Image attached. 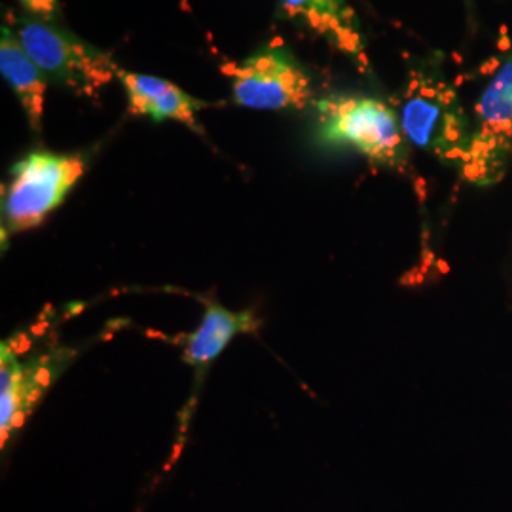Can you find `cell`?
Listing matches in <instances>:
<instances>
[{
  "label": "cell",
  "instance_id": "8",
  "mask_svg": "<svg viewBox=\"0 0 512 512\" xmlns=\"http://www.w3.org/2000/svg\"><path fill=\"white\" fill-rule=\"evenodd\" d=\"M116 76L120 78L124 90L128 93V109L131 114L148 116L156 122L175 120L186 124L188 128L198 129L196 112L205 107L203 101L190 97L179 86L162 78L128 73L120 67L116 71Z\"/></svg>",
  "mask_w": 512,
  "mask_h": 512
},
{
  "label": "cell",
  "instance_id": "4",
  "mask_svg": "<svg viewBox=\"0 0 512 512\" xmlns=\"http://www.w3.org/2000/svg\"><path fill=\"white\" fill-rule=\"evenodd\" d=\"M222 73L232 80V95L239 107L302 110L310 105V74L283 42L268 44L241 63L222 65Z\"/></svg>",
  "mask_w": 512,
  "mask_h": 512
},
{
  "label": "cell",
  "instance_id": "6",
  "mask_svg": "<svg viewBox=\"0 0 512 512\" xmlns=\"http://www.w3.org/2000/svg\"><path fill=\"white\" fill-rule=\"evenodd\" d=\"M512 150V52L478 99L471 147L461 175L473 184L497 181Z\"/></svg>",
  "mask_w": 512,
  "mask_h": 512
},
{
  "label": "cell",
  "instance_id": "1",
  "mask_svg": "<svg viewBox=\"0 0 512 512\" xmlns=\"http://www.w3.org/2000/svg\"><path fill=\"white\" fill-rule=\"evenodd\" d=\"M319 137L330 147L355 148L372 164L403 167L406 137L395 110L361 95H330L317 103Z\"/></svg>",
  "mask_w": 512,
  "mask_h": 512
},
{
  "label": "cell",
  "instance_id": "5",
  "mask_svg": "<svg viewBox=\"0 0 512 512\" xmlns=\"http://www.w3.org/2000/svg\"><path fill=\"white\" fill-rule=\"evenodd\" d=\"M80 156L33 152L12 169V181L4 196V222L10 232L35 228L84 175Z\"/></svg>",
  "mask_w": 512,
  "mask_h": 512
},
{
  "label": "cell",
  "instance_id": "12",
  "mask_svg": "<svg viewBox=\"0 0 512 512\" xmlns=\"http://www.w3.org/2000/svg\"><path fill=\"white\" fill-rule=\"evenodd\" d=\"M21 4H23L31 14H37L40 18H50L55 12L57 0H21Z\"/></svg>",
  "mask_w": 512,
  "mask_h": 512
},
{
  "label": "cell",
  "instance_id": "9",
  "mask_svg": "<svg viewBox=\"0 0 512 512\" xmlns=\"http://www.w3.org/2000/svg\"><path fill=\"white\" fill-rule=\"evenodd\" d=\"M0 71L4 80L18 95L19 103L25 110L31 126L40 129L44 114L46 80L44 74L40 73V69L33 63V59L23 50L14 29L10 27H2Z\"/></svg>",
  "mask_w": 512,
  "mask_h": 512
},
{
  "label": "cell",
  "instance_id": "11",
  "mask_svg": "<svg viewBox=\"0 0 512 512\" xmlns=\"http://www.w3.org/2000/svg\"><path fill=\"white\" fill-rule=\"evenodd\" d=\"M37 399L33 384L25 378V372L14 357L12 349L2 344L0 353V431L2 446L8 442L25 420L29 406Z\"/></svg>",
  "mask_w": 512,
  "mask_h": 512
},
{
  "label": "cell",
  "instance_id": "10",
  "mask_svg": "<svg viewBox=\"0 0 512 512\" xmlns=\"http://www.w3.org/2000/svg\"><path fill=\"white\" fill-rule=\"evenodd\" d=\"M255 329L251 313H234L222 306H207L202 325L186 338L184 359L190 365H207L219 355L226 344L239 334Z\"/></svg>",
  "mask_w": 512,
  "mask_h": 512
},
{
  "label": "cell",
  "instance_id": "3",
  "mask_svg": "<svg viewBox=\"0 0 512 512\" xmlns=\"http://www.w3.org/2000/svg\"><path fill=\"white\" fill-rule=\"evenodd\" d=\"M16 37L46 78L71 92L95 97L116 76L110 55L63 33L42 19L16 18Z\"/></svg>",
  "mask_w": 512,
  "mask_h": 512
},
{
  "label": "cell",
  "instance_id": "7",
  "mask_svg": "<svg viewBox=\"0 0 512 512\" xmlns=\"http://www.w3.org/2000/svg\"><path fill=\"white\" fill-rule=\"evenodd\" d=\"M279 10L283 18L302 21L315 35L327 38L336 50L353 57L363 71H368L365 40L348 0H279Z\"/></svg>",
  "mask_w": 512,
  "mask_h": 512
},
{
  "label": "cell",
  "instance_id": "2",
  "mask_svg": "<svg viewBox=\"0 0 512 512\" xmlns=\"http://www.w3.org/2000/svg\"><path fill=\"white\" fill-rule=\"evenodd\" d=\"M401 128L406 141L461 165L471 147L473 126L456 92L439 78L412 73L401 103Z\"/></svg>",
  "mask_w": 512,
  "mask_h": 512
}]
</instances>
